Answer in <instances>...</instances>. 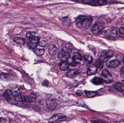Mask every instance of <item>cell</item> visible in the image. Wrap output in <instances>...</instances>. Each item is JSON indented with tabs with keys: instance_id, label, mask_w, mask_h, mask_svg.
I'll return each instance as SVG.
<instances>
[{
	"instance_id": "6da1fadb",
	"label": "cell",
	"mask_w": 124,
	"mask_h": 123,
	"mask_svg": "<svg viewBox=\"0 0 124 123\" xmlns=\"http://www.w3.org/2000/svg\"><path fill=\"white\" fill-rule=\"evenodd\" d=\"M71 53V50L70 48L68 47H64L62 49L58 55L59 59L62 61H65L68 60Z\"/></svg>"
},
{
	"instance_id": "7a4b0ae2",
	"label": "cell",
	"mask_w": 124,
	"mask_h": 123,
	"mask_svg": "<svg viewBox=\"0 0 124 123\" xmlns=\"http://www.w3.org/2000/svg\"><path fill=\"white\" fill-rule=\"evenodd\" d=\"M105 27V25L103 22L98 21L95 22L92 28L93 33L95 34H100Z\"/></svg>"
},
{
	"instance_id": "3957f363",
	"label": "cell",
	"mask_w": 124,
	"mask_h": 123,
	"mask_svg": "<svg viewBox=\"0 0 124 123\" xmlns=\"http://www.w3.org/2000/svg\"><path fill=\"white\" fill-rule=\"evenodd\" d=\"M46 105L48 109L50 111H54L58 105L56 99L53 97H49L46 100Z\"/></svg>"
},
{
	"instance_id": "277c9868",
	"label": "cell",
	"mask_w": 124,
	"mask_h": 123,
	"mask_svg": "<svg viewBox=\"0 0 124 123\" xmlns=\"http://www.w3.org/2000/svg\"><path fill=\"white\" fill-rule=\"evenodd\" d=\"M114 55L113 51L111 50H105L102 51L100 56V60L102 63L108 61Z\"/></svg>"
},
{
	"instance_id": "5b68a950",
	"label": "cell",
	"mask_w": 124,
	"mask_h": 123,
	"mask_svg": "<svg viewBox=\"0 0 124 123\" xmlns=\"http://www.w3.org/2000/svg\"><path fill=\"white\" fill-rule=\"evenodd\" d=\"M118 34V30L117 27H110L107 29L105 32L106 37L111 38H116Z\"/></svg>"
},
{
	"instance_id": "8992f818",
	"label": "cell",
	"mask_w": 124,
	"mask_h": 123,
	"mask_svg": "<svg viewBox=\"0 0 124 123\" xmlns=\"http://www.w3.org/2000/svg\"><path fill=\"white\" fill-rule=\"evenodd\" d=\"M102 74V76L104 77L103 80L106 83L108 84L113 82V77L107 69H105L103 70Z\"/></svg>"
},
{
	"instance_id": "52a82bcc",
	"label": "cell",
	"mask_w": 124,
	"mask_h": 123,
	"mask_svg": "<svg viewBox=\"0 0 124 123\" xmlns=\"http://www.w3.org/2000/svg\"><path fill=\"white\" fill-rule=\"evenodd\" d=\"M40 39L38 37H35L33 39L28 43V45L32 49H35L39 45Z\"/></svg>"
},
{
	"instance_id": "ba28073f",
	"label": "cell",
	"mask_w": 124,
	"mask_h": 123,
	"mask_svg": "<svg viewBox=\"0 0 124 123\" xmlns=\"http://www.w3.org/2000/svg\"><path fill=\"white\" fill-rule=\"evenodd\" d=\"M66 116L62 113L55 114L52 116L49 119L48 122L49 123H54L59 119L64 118Z\"/></svg>"
},
{
	"instance_id": "9c48e42d",
	"label": "cell",
	"mask_w": 124,
	"mask_h": 123,
	"mask_svg": "<svg viewBox=\"0 0 124 123\" xmlns=\"http://www.w3.org/2000/svg\"><path fill=\"white\" fill-rule=\"evenodd\" d=\"M93 22V19L92 17H87L84 21L82 23L81 25L82 26L86 29L89 28Z\"/></svg>"
},
{
	"instance_id": "30bf717a",
	"label": "cell",
	"mask_w": 124,
	"mask_h": 123,
	"mask_svg": "<svg viewBox=\"0 0 124 123\" xmlns=\"http://www.w3.org/2000/svg\"><path fill=\"white\" fill-rule=\"evenodd\" d=\"M72 60L74 63L75 64H79L82 61V56L79 53H74L72 57Z\"/></svg>"
},
{
	"instance_id": "8fae6325",
	"label": "cell",
	"mask_w": 124,
	"mask_h": 123,
	"mask_svg": "<svg viewBox=\"0 0 124 123\" xmlns=\"http://www.w3.org/2000/svg\"><path fill=\"white\" fill-rule=\"evenodd\" d=\"M120 62L117 60H114L110 61L107 63V66L110 68H115L119 65Z\"/></svg>"
},
{
	"instance_id": "7c38bea8",
	"label": "cell",
	"mask_w": 124,
	"mask_h": 123,
	"mask_svg": "<svg viewBox=\"0 0 124 123\" xmlns=\"http://www.w3.org/2000/svg\"><path fill=\"white\" fill-rule=\"evenodd\" d=\"M48 48L49 53L51 55H55L58 51L56 47L54 45L52 44L49 45L48 47Z\"/></svg>"
},
{
	"instance_id": "4fadbf2b",
	"label": "cell",
	"mask_w": 124,
	"mask_h": 123,
	"mask_svg": "<svg viewBox=\"0 0 124 123\" xmlns=\"http://www.w3.org/2000/svg\"><path fill=\"white\" fill-rule=\"evenodd\" d=\"M12 96L14 97V99L17 102H20L24 100V98L21 97L20 94L17 91H15L12 92Z\"/></svg>"
},
{
	"instance_id": "5bb4252c",
	"label": "cell",
	"mask_w": 124,
	"mask_h": 123,
	"mask_svg": "<svg viewBox=\"0 0 124 123\" xmlns=\"http://www.w3.org/2000/svg\"><path fill=\"white\" fill-rule=\"evenodd\" d=\"M78 73V71L76 69H72L68 71L66 73V75L69 78H73L75 77Z\"/></svg>"
},
{
	"instance_id": "9a60e30c",
	"label": "cell",
	"mask_w": 124,
	"mask_h": 123,
	"mask_svg": "<svg viewBox=\"0 0 124 123\" xmlns=\"http://www.w3.org/2000/svg\"><path fill=\"white\" fill-rule=\"evenodd\" d=\"M97 71V68L95 66H91L87 69V74L88 76L94 75L95 74Z\"/></svg>"
},
{
	"instance_id": "2e32d148",
	"label": "cell",
	"mask_w": 124,
	"mask_h": 123,
	"mask_svg": "<svg viewBox=\"0 0 124 123\" xmlns=\"http://www.w3.org/2000/svg\"><path fill=\"white\" fill-rule=\"evenodd\" d=\"M3 96L7 100H11L12 96V92L10 90H7L4 93Z\"/></svg>"
},
{
	"instance_id": "e0dca14e",
	"label": "cell",
	"mask_w": 124,
	"mask_h": 123,
	"mask_svg": "<svg viewBox=\"0 0 124 123\" xmlns=\"http://www.w3.org/2000/svg\"><path fill=\"white\" fill-rule=\"evenodd\" d=\"M104 81L103 79L100 77H95L93 79L92 82L93 84L96 85H101Z\"/></svg>"
},
{
	"instance_id": "ac0fdd59",
	"label": "cell",
	"mask_w": 124,
	"mask_h": 123,
	"mask_svg": "<svg viewBox=\"0 0 124 123\" xmlns=\"http://www.w3.org/2000/svg\"><path fill=\"white\" fill-rule=\"evenodd\" d=\"M115 89L120 92H124V84L118 82L116 83L114 85Z\"/></svg>"
},
{
	"instance_id": "d6986e66",
	"label": "cell",
	"mask_w": 124,
	"mask_h": 123,
	"mask_svg": "<svg viewBox=\"0 0 124 123\" xmlns=\"http://www.w3.org/2000/svg\"><path fill=\"white\" fill-rule=\"evenodd\" d=\"M60 69L62 71H66L68 69L69 65L67 62L65 61H62L59 64Z\"/></svg>"
},
{
	"instance_id": "ffe728a7",
	"label": "cell",
	"mask_w": 124,
	"mask_h": 123,
	"mask_svg": "<svg viewBox=\"0 0 124 123\" xmlns=\"http://www.w3.org/2000/svg\"><path fill=\"white\" fill-rule=\"evenodd\" d=\"M35 32H28L26 34V41L27 42H30L35 37Z\"/></svg>"
},
{
	"instance_id": "44dd1931",
	"label": "cell",
	"mask_w": 124,
	"mask_h": 123,
	"mask_svg": "<svg viewBox=\"0 0 124 123\" xmlns=\"http://www.w3.org/2000/svg\"><path fill=\"white\" fill-rule=\"evenodd\" d=\"M14 41L16 43L21 45H23L25 44V40L23 38L20 37L15 38Z\"/></svg>"
},
{
	"instance_id": "7402d4cb",
	"label": "cell",
	"mask_w": 124,
	"mask_h": 123,
	"mask_svg": "<svg viewBox=\"0 0 124 123\" xmlns=\"http://www.w3.org/2000/svg\"><path fill=\"white\" fill-rule=\"evenodd\" d=\"M85 93L86 96L89 98H91V97H95L98 94V92H97L91 91H85Z\"/></svg>"
},
{
	"instance_id": "603a6c76",
	"label": "cell",
	"mask_w": 124,
	"mask_h": 123,
	"mask_svg": "<svg viewBox=\"0 0 124 123\" xmlns=\"http://www.w3.org/2000/svg\"><path fill=\"white\" fill-rule=\"evenodd\" d=\"M84 58L85 62L87 64L92 63L93 61V58L90 56L85 55L84 56Z\"/></svg>"
},
{
	"instance_id": "cb8c5ba5",
	"label": "cell",
	"mask_w": 124,
	"mask_h": 123,
	"mask_svg": "<svg viewBox=\"0 0 124 123\" xmlns=\"http://www.w3.org/2000/svg\"><path fill=\"white\" fill-rule=\"evenodd\" d=\"M37 96L36 94L34 93H32L28 97V100L30 103L34 102L36 100Z\"/></svg>"
},
{
	"instance_id": "d4e9b609",
	"label": "cell",
	"mask_w": 124,
	"mask_h": 123,
	"mask_svg": "<svg viewBox=\"0 0 124 123\" xmlns=\"http://www.w3.org/2000/svg\"><path fill=\"white\" fill-rule=\"evenodd\" d=\"M87 16L84 15H81V16H79L77 19L76 21L77 22L78 24H81L84 21L85 19H86Z\"/></svg>"
},
{
	"instance_id": "484cf974",
	"label": "cell",
	"mask_w": 124,
	"mask_h": 123,
	"mask_svg": "<svg viewBox=\"0 0 124 123\" xmlns=\"http://www.w3.org/2000/svg\"><path fill=\"white\" fill-rule=\"evenodd\" d=\"M86 2L85 3L89 5L93 6H97L99 5V1L97 0H89L87 1H85Z\"/></svg>"
},
{
	"instance_id": "4316f807",
	"label": "cell",
	"mask_w": 124,
	"mask_h": 123,
	"mask_svg": "<svg viewBox=\"0 0 124 123\" xmlns=\"http://www.w3.org/2000/svg\"><path fill=\"white\" fill-rule=\"evenodd\" d=\"M44 51V49H37L35 50V53L37 55L41 56L43 55Z\"/></svg>"
},
{
	"instance_id": "83f0119b",
	"label": "cell",
	"mask_w": 124,
	"mask_h": 123,
	"mask_svg": "<svg viewBox=\"0 0 124 123\" xmlns=\"http://www.w3.org/2000/svg\"><path fill=\"white\" fill-rule=\"evenodd\" d=\"M95 65H96L95 66L97 68L98 67L101 69H102L103 68V66H104V64H103L102 62H101L100 60L97 61L95 63Z\"/></svg>"
},
{
	"instance_id": "f1b7e54d",
	"label": "cell",
	"mask_w": 124,
	"mask_h": 123,
	"mask_svg": "<svg viewBox=\"0 0 124 123\" xmlns=\"http://www.w3.org/2000/svg\"><path fill=\"white\" fill-rule=\"evenodd\" d=\"M120 76L121 78L124 79V66L121 68L120 71Z\"/></svg>"
},
{
	"instance_id": "f546056e",
	"label": "cell",
	"mask_w": 124,
	"mask_h": 123,
	"mask_svg": "<svg viewBox=\"0 0 124 123\" xmlns=\"http://www.w3.org/2000/svg\"><path fill=\"white\" fill-rule=\"evenodd\" d=\"M119 32L121 34L124 35V24L121 25L119 29Z\"/></svg>"
},
{
	"instance_id": "4dcf8cb0",
	"label": "cell",
	"mask_w": 124,
	"mask_h": 123,
	"mask_svg": "<svg viewBox=\"0 0 124 123\" xmlns=\"http://www.w3.org/2000/svg\"><path fill=\"white\" fill-rule=\"evenodd\" d=\"M47 40H42V41L40 43V45L41 46H43V47H44L45 45H46L47 44Z\"/></svg>"
},
{
	"instance_id": "1f68e13d",
	"label": "cell",
	"mask_w": 124,
	"mask_h": 123,
	"mask_svg": "<svg viewBox=\"0 0 124 123\" xmlns=\"http://www.w3.org/2000/svg\"><path fill=\"white\" fill-rule=\"evenodd\" d=\"M99 5H100V6L106 5L108 3L105 0L99 1Z\"/></svg>"
},
{
	"instance_id": "d6a6232c",
	"label": "cell",
	"mask_w": 124,
	"mask_h": 123,
	"mask_svg": "<svg viewBox=\"0 0 124 123\" xmlns=\"http://www.w3.org/2000/svg\"><path fill=\"white\" fill-rule=\"evenodd\" d=\"M7 120L5 118L0 117V123H5L6 122Z\"/></svg>"
},
{
	"instance_id": "836d02e7",
	"label": "cell",
	"mask_w": 124,
	"mask_h": 123,
	"mask_svg": "<svg viewBox=\"0 0 124 123\" xmlns=\"http://www.w3.org/2000/svg\"><path fill=\"white\" fill-rule=\"evenodd\" d=\"M48 81L47 80H45L43 82V86H48Z\"/></svg>"
},
{
	"instance_id": "e575fe53",
	"label": "cell",
	"mask_w": 124,
	"mask_h": 123,
	"mask_svg": "<svg viewBox=\"0 0 124 123\" xmlns=\"http://www.w3.org/2000/svg\"><path fill=\"white\" fill-rule=\"evenodd\" d=\"M93 123H105L102 122V121H93Z\"/></svg>"
},
{
	"instance_id": "d590c367",
	"label": "cell",
	"mask_w": 124,
	"mask_h": 123,
	"mask_svg": "<svg viewBox=\"0 0 124 123\" xmlns=\"http://www.w3.org/2000/svg\"><path fill=\"white\" fill-rule=\"evenodd\" d=\"M123 63H124V59H123Z\"/></svg>"
},
{
	"instance_id": "8d00e7d4",
	"label": "cell",
	"mask_w": 124,
	"mask_h": 123,
	"mask_svg": "<svg viewBox=\"0 0 124 123\" xmlns=\"http://www.w3.org/2000/svg\"><path fill=\"white\" fill-rule=\"evenodd\" d=\"M122 121L124 122V118L123 119V120H122Z\"/></svg>"
},
{
	"instance_id": "74e56055",
	"label": "cell",
	"mask_w": 124,
	"mask_h": 123,
	"mask_svg": "<svg viewBox=\"0 0 124 123\" xmlns=\"http://www.w3.org/2000/svg\"></svg>"
}]
</instances>
